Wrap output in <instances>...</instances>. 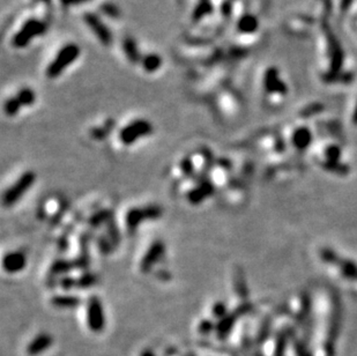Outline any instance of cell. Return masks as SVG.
Instances as JSON below:
<instances>
[{"instance_id": "32", "label": "cell", "mask_w": 357, "mask_h": 356, "mask_svg": "<svg viewBox=\"0 0 357 356\" xmlns=\"http://www.w3.org/2000/svg\"><path fill=\"white\" fill-rule=\"evenodd\" d=\"M216 328V325L213 323V320L210 319H203L200 322L198 329L201 334H210L213 329Z\"/></svg>"}, {"instance_id": "23", "label": "cell", "mask_w": 357, "mask_h": 356, "mask_svg": "<svg viewBox=\"0 0 357 356\" xmlns=\"http://www.w3.org/2000/svg\"><path fill=\"white\" fill-rule=\"evenodd\" d=\"M21 103L19 102V99L16 98V96L8 98L7 101L5 102V106H4V110H5V114L8 117H14L17 114H19V111L21 110Z\"/></svg>"}, {"instance_id": "26", "label": "cell", "mask_w": 357, "mask_h": 356, "mask_svg": "<svg viewBox=\"0 0 357 356\" xmlns=\"http://www.w3.org/2000/svg\"><path fill=\"white\" fill-rule=\"evenodd\" d=\"M96 276L90 273H86V274L81 275L80 277H76V287L79 288H88L96 284Z\"/></svg>"}, {"instance_id": "1", "label": "cell", "mask_w": 357, "mask_h": 356, "mask_svg": "<svg viewBox=\"0 0 357 356\" xmlns=\"http://www.w3.org/2000/svg\"><path fill=\"white\" fill-rule=\"evenodd\" d=\"M81 54L80 46L75 43H67L60 49L52 62L47 65L45 74L49 79H57L59 75L66 69L68 66L75 62L79 58Z\"/></svg>"}, {"instance_id": "34", "label": "cell", "mask_w": 357, "mask_h": 356, "mask_svg": "<svg viewBox=\"0 0 357 356\" xmlns=\"http://www.w3.org/2000/svg\"><path fill=\"white\" fill-rule=\"evenodd\" d=\"M212 314L214 315V317H216V318H219V319H222L223 317L227 316V307H225L224 303H222V302H219V303H216V304L213 307V309H212Z\"/></svg>"}, {"instance_id": "21", "label": "cell", "mask_w": 357, "mask_h": 356, "mask_svg": "<svg viewBox=\"0 0 357 356\" xmlns=\"http://www.w3.org/2000/svg\"><path fill=\"white\" fill-rule=\"evenodd\" d=\"M51 304L57 308H75L80 304V298L76 296H72V295H59V296H55L51 299Z\"/></svg>"}, {"instance_id": "13", "label": "cell", "mask_w": 357, "mask_h": 356, "mask_svg": "<svg viewBox=\"0 0 357 356\" xmlns=\"http://www.w3.org/2000/svg\"><path fill=\"white\" fill-rule=\"evenodd\" d=\"M54 344V339L50 334L41 333L34 338L27 346V354L30 356H37L44 353Z\"/></svg>"}, {"instance_id": "22", "label": "cell", "mask_w": 357, "mask_h": 356, "mask_svg": "<svg viewBox=\"0 0 357 356\" xmlns=\"http://www.w3.org/2000/svg\"><path fill=\"white\" fill-rule=\"evenodd\" d=\"M16 98L19 99V102L21 103L22 107H30L33 106L36 101V94H35L34 90L32 88H22L19 90V93L16 95Z\"/></svg>"}, {"instance_id": "11", "label": "cell", "mask_w": 357, "mask_h": 356, "mask_svg": "<svg viewBox=\"0 0 357 356\" xmlns=\"http://www.w3.org/2000/svg\"><path fill=\"white\" fill-rule=\"evenodd\" d=\"M26 266H27V257L21 251H13L7 253L3 259V268L11 274L21 272Z\"/></svg>"}, {"instance_id": "36", "label": "cell", "mask_w": 357, "mask_h": 356, "mask_svg": "<svg viewBox=\"0 0 357 356\" xmlns=\"http://www.w3.org/2000/svg\"><path fill=\"white\" fill-rule=\"evenodd\" d=\"M352 0H341V10L343 12H346L349 10V7L351 6Z\"/></svg>"}, {"instance_id": "31", "label": "cell", "mask_w": 357, "mask_h": 356, "mask_svg": "<svg viewBox=\"0 0 357 356\" xmlns=\"http://www.w3.org/2000/svg\"><path fill=\"white\" fill-rule=\"evenodd\" d=\"M324 109V107L321 106V104H310V106H308L307 108H304V109L300 111V116L304 117V118H308V117H311L313 115L318 114V112H320L321 110Z\"/></svg>"}, {"instance_id": "15", "label": "cell", "mask_w": 357, "mask_h": 356, "mask_svg": "<svg viewBox=\"0 0 357 356\" xmlns=\"http://www.w3.org/2000/svg\"><path fill=\"white\" fill-rule=\"evenodd\" d=\"M312 134L308 128H299L293 134V144L299 150L307 149L311 144Z\"/></svg>"}, {"instance_id": "27", "label": "cell", "mask_w": 357, "mask_h": 356, "mask_svg": "<svg viewBox=\"0 0 357 356\" xmlns=\"http://www.w3.org/2000/svg\"><path fill=\"white\" fill-rule=\"evenodd\" d=\"M341 271L343 275L349 277V279H357V266L350 262L341 263Z\"/></svg>"}, {"instance_id": "12", "label": "cell", "mask_w": 357, "mask_h": 356, "mask_svg": "<svg viewBox=\"0 0 357 356\" xmlns=\"http://www.w3.org/2000/svg\"><path fill=\"white\" fill-rule=\"evenodd\" d=\"M214 193V185L210 181H201L187 193V200L192 205H199Z\"/></svg>"}, {"instance_id": "2", "label": "cell", "mask_w": 357, "mask_h": 356, "mask_svg": "<svg viewBox=\"0 0 357 356\" xmlns=\"http://www.w3.org/2000/svg\"><path fill=\"white\" fill-rule=\"evenodd\" d=\"M46 32V23L38 19H29L12 38V45L16 49L28 46L34 38L40 37Z\"/></svg>"}, {"instance_id": "8", "label": "cell", "mask_w": 357, "mask_h": 356, "mask_svg": "<svg viewBox=\"0 0 357 356\" xmlns=\"http://www.w3.org/2000/svg\"><path fill=\"white\" fill-rule=\"evenodd\" d=\"M325 36H326V40H327L329 71L340 72L343 62H345V54H343L342 46L337 38V36L330 32L329 28H325Z\"/></svg>"}, {"instance_id": "18", "label": "cell", "mask_w": 357, "mask_h": 356, "mask_svg": "<svg viewBox=\"0 0 357 356\" xmlns=\"http://www.w3.org/2000/svg\"><path fill=\"white\" fill-rule=\"evenodd\" d=\"M323 80L327 84H349L352 80H354V74L350 72H330L328 71L327 73H325L323 75Z\"/></svg>"}, {"instance_id": "9", "label": "cell", "mask_w": 357, "mask_h": 356, "mask_svg": "<svg viewBox=\"0 0 357 356\" xmlns=\"http://www.w3.org/2000/svg\"><path fill=\"white\" fill-rule=\"evenodd\" d=\"M165 251V245L163 242L155 241L149 246L147 252L143 256L140 263V271L142 273H149L156 264L160 262V259L163 257Z\"/></svg>"}, {"instance_id": "33", "label": "cell", "mask_w": 357, "mask_h": 356, "mask_svg": "<svg viewBox=\"0 0 357 356\" xmlns=\"http://www.w3.org/2000/svg\"><path fill=\"white\" fill-rule=\"evenodd\" d=\"M325 167L327 168L329 171L340 173V175H345V173L348 172V168L345 166V164H341L339 162H327Z\"/></svg>"}, {"instance_id": "25", "label": "cell", "mask_w": 357, "mask_h": 356, "mask_svg": "<svg viewBox=\"0 0 357 356\" xmlns=\"http://www.w3.org/2000/svg\"><path fill=\"white\" fill-rule=\"evenodd\" d=\"M110 221V212L109 211H101V212H98L97 214H95L93 218L90 219L89 221V223L91 227H99L102 223L104 222H109Z\"/></svg>"}, {"instance_id": "14", "label": "cell", "mask_w": 357, "mask_h": 356, "mask_svg": "<svg viewBox=\"0 0 357 356\" xmlns=\"http://www.w3.org/2000/svg\"><path fill=\"white\" fill-rule=\"evenodd\" d=\"M123 50H124L126 58H128L130 63H132V64L141 63L142 56L140 55V51H139L137 42L134 41L133 37L126 36L124 38L123 40Z\"/></svg>"}, {"instance_id": "37", "label": "cell", "mask_w": 357, "mask_h": 356, "mask_svg": "<svg viewBox=\"0 0 357 356\" xmlns=\"http://www.w3.org/2000/svg\"><path fill=\"white\" fill-rule=\"evenodd\" d=\"M140 356H156L155 353L153 350H150V349H145L142 351V353L140 354Z\"/></svg>"}, {"instance_id": "7", "label": "cell", "mask_w": 357, "mask_h": 356, "mask_svg": "<svg viewBox=\"0 0 357 356\" xmlns=\"http://www.w3.org/2000/svg\"><path fill=\"white\" fill-rule=\"evenodd\" d=\"M84 20L87 27L93 32L95 36L97 37V40L101 42L104 46H110L112 44V42H114L112 33L96 13L87 12L84 15Z\"/></svg>"}, {"instance_id": "5", "label": "cell", "mask_w": 357, "mask_h": 356, "mask_svg": "<svg viewBox=\"0 0 357 356\" xmlns=\"http://www.w3.org/2000/svg\"><path fill=\"white\" fill-rule=\"evenodd\" d=\"M86 322L91 332L99 333L106 326V315L103 306L97 296H91L87 303Z\"/></svg>"}, {"instance_id": "10", "label": "cell", "mask_w": 357, "mask_h": 356, "mask_svg": "<svg viewBox=\"0 0 357 356\" xmlns=\"http://www.w3.org/2000/svg\"><path fill=\"white\" fill-rule=\"evenodd\" d=\"M264 88L268 94L285 95L288 93V88L281 80L276 67H269L266 69L264 74Z\"/></svg>"}, {"instance_id": "28", "label": "cell", "mask_w": 357, "mask_h": 356, "mask_svg": "<svg viewBox=\"0 0 357 356\" xmlns=\"http://www.w3.org/2000/svg\"><path fill=\"white\" fill-rule=\"evenodd\" d=\"M72 268V265L68 262H64V260H60V262H56L51 267V273L54 275L62 274V273H67Z\"/></svg>"}, {"instance_id": "6", "label": "cell", "mask_w": 357, "mask_h": 356, "mask_svg": "<svg viewBox=\"0 0 357 356\" xmlns=\"http://www.w3.org/2000/svg\"><path fill=\"white\" fill-rule=\"evenodd\" d=\"M162 215V210L159 206H148L146 208H131L126 213V227L131 232H134L139 224L146 220H158Z\"/></svg>"}, {"instance_id": "4", "label": "cell", "mask_w": 357, "mask_h": 356, "mask_svg": "<svg viewBox=\"0 0 357 356\" xmlns=\"http://www.w3.org/2000/svg\"><path fill=\"white\" fill-rule=\"evenodd\" d=\"M35 180H36V175H35L34 171H26L24 173H22L19 180H17L11 188H8L5 191V193H4V205L10 207L19 201L20 199L22 198V195L26 192H28L29 189L32 188L33 184L35 183Z\"/></svg>"}, {"instance_id": "19", "label": "cell", "mask_w": 357, "mask_h": 356, "mask_svg": "<svg viewBox=\"0 0 357 356\" xmlns=\"http://www.w3.org/2000/svg\"><path fill=\"white\" fill-rule=\"evenodd\" d=\"M213 12V4L212 0H199L197 6L192 13V20L194 22H199L200 20L206 17L207 15L212 14Z\"/></svg>"}, {"instance_id": "38", "label": "cell", "mask_w": 357, "mask_h": 356, "mask_svg": "<svg viewBox=\"0 0 357 356\" xmlns=\"http://www.w3.org/2000/svg\"><path fill=\"white\" fill-rule=\"evenodd\" d=\"M352 121H354V124L357 125V106L354 110V115H352Z\"/></svg>"}, {"instance_id": "16", "label": "cell", "mask_w": 357, "mask_h": 356, "mask_svg": "<svg viewBox=\"0 0 357 356\" xmlns=\"http://www.w3.org/2000/svg\"><path fill=\"white\" fill-rule=\"evenodd\" d=\"M258 28V19L252 14L243 15L237 22V30L242 34H253Z\"/></svg>"}, {"instance_id": "17", "label": "cell", "mask_w": 357, "mask_h": 356, "mask_svg": "<svg viewBox=\"0 0 357 356\" xmlns=\"http://www.w3.org/2000/svg\"><path fill=\"white\" fill-rule=\"evenodd\" d=\"M236 318H237L236 315L228 314L227 316L223 317V318L220 319V322L216 324V328H215L217 337H219L220 339H224V338L230 333V331H232L234 327L235 322H236Z\"/></svg>"}, {"instance_id": "24", "label": "cell", "mask_w": 357, "mask_h": 356, "mask_svg": "<svg viewBox=\"0 0 357 356\" xmlns=\"http://www.w3.org/2000/svg\"><path fill=\"white\" fill-rule=\"evenodd\" d=\"M99 8H101L104 15L111 17V19H116V17L120 16V10L114 3H104Z\"/></svg>"}, {"instance_id": "3", "label": "cell", "mask_w": 357, "mask_h": 356, "mask_svg": "<svg viewBox=\"0 0 357 356\" xmlns=\"http://www.w3.org/2000/svg\"><path fill=\"white\" fill-rule=\"evenodd\" d=\"M153 125L146 119H136L126 125L119 132V140L125 146H132L139 139L150 136Z\"/></svg>"}, {"instance_id": "30", "label": "cell", "mask_w": 357, "mask_h": 356, "mask_svg": "<svg viewBox=\"0 0 357 356\" xmlns=\"http://www.w3.org/2000/svg\"><path fill=\"white\" fill-rule=\"evenodd\" d=\"M181 170L185 176H192L194 172V161L191 158H186L181 162Z\"/></svg>"}, {"instance_id": "39", "label": "cell", "mask_w": 357, "mask_h": 356, "mask_svg": "<svg viewBox=\"0 0 357 356\" xmlns=\"http://www.w3.org/2000/svg\"><path fill=\"white\" fill-rule=\"evenodd\" d=\"M37 2H44V3H47V2H50V0H37Z\"/></svg>"}, {"instance_id": "35", "label": "cell", "mask_w": 357, "mask_h": 356, "mask_svg": "<svg viewBox=\"0 0 357 356\" xmlns=\"http://www.w3.org/2000/svg\"><path fill=\"white\" fill-rule=\"evenodd\" d=\"M64 6H73V5H80L81 3L89 2V0H60Z\"/></svg>"}, {"instance_id": "29", "label": "cell", "mask_w": 357, "mask_h": 356, "mask_svg": "<svg viewBox=\"0 0 357 356\" xmlns=\"http://www.w3.org/2000/svg\"><path fill=\"white\" fill-rule=\"evenodd\" d=\"M325 156L327 162H339L341 156V150L337 146H330L325 151Z\"/></svg>"}, {"instance_id": "20", "label": "cell", "mask_w": 357, "mask_h": 356, "mask_svg": "<svg viewBox=\"0 0 357 356\" xmlns=\"http://www.w3.org/2000/svg\"><path fill=\"white\" fill-rule=\"evenodd\" d=\"M141 65L147 73H154L162 65V58H161L160 55L148 54L146 56H142Z\"/></svg>"}]
</instances>
